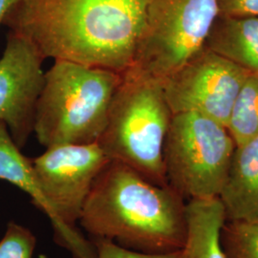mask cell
<instances>
[{"instance_id":"cell-1","label":"cell","mask_w":258,"mask_h":258,"mask_svg":"<svg viewBox=\"0 0 258 258\" xmlns=\"http://www.w3.org/2000/svg\"><path fill=\"white\" fill-rule=\"evenodd\" d=\"M149 0H16L3 25L46 58L110 69L133 64Z\"/></svg>"},{"instance_id":"cell-2","label":"cell","mask_w":258,"mask_h":258,"mask_svg":"<svg viewBox=\"0 0 258 258\" xmlns=\"http://www.w3.org/2000/svg\"><path fill=\"white\" fill-rule=\"evenodd\" d=\"M79 224L95 239L146 253L181 250L186 201L169 185L153 184L117 161L96 179Z\"/></svg>"},{"instance_id":"cell-3","label":"cell","mask_w":258,"mask_h":258,"mask_svg":"<svg viewBox=\"0 0 258 258\" xmlns=\"http://www.w3.org/2000/svg\"><path fill=\"white\" fill-rule=\"evenodd\" d=\"M121 80L110 69L54 60L36 107L33 134L38 143L46 148L97 143Z\"/></svg>"},{"instance_id":"cell-4","label":"cell","mask_w":258,"mask_h":258,"mask_svg":"<svg viewBox=\"0 0 258 258\" xmlns=\"http://www.w3.org/2000/svg\"><path fill=\"white\" fill-rule=\"evenodd\" d=\"M173 113L163 83L127 70L111 102L98 145L111 161L166 186L164 146Z\"/></svg>"},{"instance_id":"cell-5","label":"cell","mask_w":258,"mask_h":258,"mask_svg":"<svg viewBox=\"0 0 258 258\" xmlns=\"http://www.w3.org/2000/svg\"><path fill=\"white\" fill-rule=\"evenodd\" d=\"M236 144L225 124L200 114H173L164 146L168 185L185 201L218 197Z\"/></svg>"},{"instance_id":"cell-6","label":"cell","mask_w":258,"mask_h":258,"mask_svg":"<svg viewBox=\"0 0 258 258\" xmlns=\"http://www.w3.org/2000/svg\"><path fill=\"white\" fill-rule=\"evenodd\" d=\"M217 17L216 0H149L128 70L163 82L205 47Z\"/></svg>"},{"instance_id":"cell-7","label":"cell","mask_w":258,"mask_h":258,"mask_svg":"<svg viewBox=\"0 0 258 258\" xmlns=\"http://www.w3.org/2000/svg\"><path fill=\"white\" fill-rule=\"evenodd\" d=\"M249 72L204 47L162 83L173 114L191 112L227 126Z\"/></svg>"},{"instance_id":"cell-8","label":"cell","mask_w":258,"mask_h":258,"mask_svg":"<svg viewBox=\"0 0 258 258\" xmlns=\"http://www.w3.org/2000/svg\"><path fill=\"white\" fill-rule=\"evenodd\" d=\"M109 161L98 143L54 146L31 159L41 192L68 228L78 230L84 204Z\"/></svg>"},{"instance_id":"cell-9","label":"cell","mask_w":258,"mask_h":258,"mask_svg":"<svg viewBox=\"0 0 258 258\" xmlns=\"http://www.w3.org/2000/svg\"><path fill=\"white\" fill-rule=\"evenodd\" d=\"M45 58L26 37L9 31L0 58V120L20 149L34 132L37 100Z\"/></svg>"},{"instance_id":"cell-10","label":"cell","mask_w":258,"mask_h":258,"mask_svg":"<svg viewBox=\"0 0 258 258\" xmlns=\"http://www.w3.org/2000/svg\"><path fill=\"white\" fill-rule=\"evenodd\" d=\"M0 179L17 185L31 197L32 203L45 213L51 222L56 243L67 249L73 258H96L94 244L79 230L68 228L57 218L41 192L31 159L21 153L6 123L2 120H0Z\"/></svg>"},{"instance_id":"cell-11","label":"cell","mask_w":258,"mask_h":258,"mask_svg":"<svg viewBox=\"0 0 258 258\" xmlns=\"http://www.w3.org/2000/svg\"><path fill=\"white\" fill-rule=\"evenodd\" d=\"M219 199L226 220H258V136L236 146Z\"/></svg>"},{"instance_id":"cell-12","label":"cell","mask_w":258,"mask_h":258,"mask_svg":"<svg viewBox=\"0 0 258 258\" xmlns=\"http://www.w3.org/2000/svg\"><path fill=\"white\" fill-rule=\"evenodd\" d=\"M225 221L219 197L186 201V233L180 258H228L220 241Z\"/></svg>"},{"instance_id":"cell-13","label":"cell","mask_w":258,"mask_h":258,"mask_svg":"<svg viewBox=\"0 0 258 258\" xmlns=\"http://www.w3.org/2000/svg\"><path fill=\"white\" fill-rule=\"evenodd\" d=\"M205 47L249 73L258 74V17H217Z\"/></svg>"},{"instance_id":"cell-14","label":"cell","mask_w":258,"mask_h":258,"mask_svg":"<svg viewBox=\"0 0 258 258\" xmlns=\"http://www.w3.org/2000/svg\"><path fill=\"white\" fill-rule=\"evenodd\" d=\"M227 128L236 146L258 136V74L249 73L241 86Z\"/></svg>"},{"instance_id":"cell-15","label":"cell","mask_w":258,"mask_h":258,"mask_svg":"<svg viewBox=\"0 0 258 258\" xmlns=\"http://www.w3.org/2000/svg\"><path fill=\"white\" fill-rule=\"evenodd\" d=\"M220 241L228 258H258V220H226Z\"/></svg>"},{"instance_id":"cell-16","label":"cell","mask_w":258,"mask_h":258,"mask_svg":"<svg viewBox=\"0 0 258 258\" xmlns=\"http://www.w3.org/2000/svg\"><path fill=\"white\" fill-rule=\"evenodd\" d=\"M37 239L28 228L10 222L0 240V258H33Z\"/></svg>"},{"instance_id":"cell-17","label":"cell","mask_w":258,"mask_h":258,"mask_svg":"<svg viewBox=\"0 0 258 258\" xmlns=\"http://www.w3.org/2000/svg\"><path fill=\"white\" fill-rule=\"evenodd\" d=\"M96 258H180V250L169 253H146L122 248L104 239H95Z\"/></svg>"},{"instance_id":"cell-18","label":"cell","mask_w":258,"mask_h":258,"mask_svg":"<svg viewBox=\"0 0 258 258\" xmlns=\"http://www.w3.org/2000/svg\"><path fill=\"white\" fill-rule=\"evenodd\" d=\"M218 17H258V0H216Z\"/></svg>"},{"instance_id":"cell-19","label":"cell","mask_w":258,"mask_h":258,"mask_svg":"<svg viewBox=\"0 0 258 258\" xmlns=\"http://www.w3.org/2000/svg\"><path fill=\"white\" fill-rule=\"evenodd\" d=\"M15 1L16 0H0V25L3 23V19Z\"/></svg>"}]
</instances>
